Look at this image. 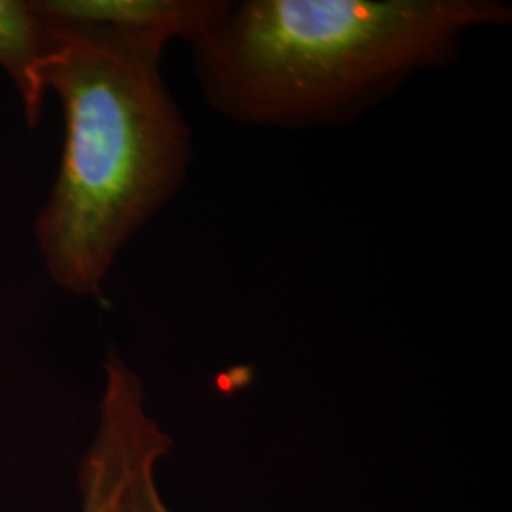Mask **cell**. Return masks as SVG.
<instances>
[{"instance_id": "obj_4", "label": "cell", "mask_w": 512, "mask_h": 512, "mask_svg": "<svg viewBox=\"0 0 512 512\" xmlns=\"http://www.w3.org/2000/svg\"><path fill=\"white\" fill-rule=\"evenodd\" d=\"M48 18L160 33L190 46L215 29L232 0H33Z\"/></svg>"}, {"instance_id": "obj_6", "label": "cell", "mask_w": 512, "mask_h": 512, "mask_svg": "<svg viewBox=\"0 0 512 512\" xmlns=\"http://www.w3.org/2000/svg\"><path fill=\"white\" fill-rule=\"evenodd\" d=\"M173 440L160 423L143 414L129 442L122 486L112 512H173L156 486V465L171 452Z\"/></svg>"}, {"instance_id": "obj_3", "label": "cell", "mask_w": 512, "mask_h": 512, "mask_svg": "<svg viewBox=\"0 0 512 512\" xmlns=\"http://www.w3.org/2000/svg\"><path fill=\"white\" fill-rule=\"evenodd\" d=\"M105 385L92 444L80 461V512H112L122 486L129 442L148 412L143 380L114 349L103 363Z\"/></svg>"}, {"instance_id": "obj_1", "label": "cell", "mask_w": 512, "mask_h": 512, "mask_svg": "<svg viewBox=\"0 0 512 512\" xmlns=\"http://www.w3.org/2000/svg\"><path fill=\"white\" fill-rule=\"evenodd\" d=\"M40 16V80L63 107L65 143L38 251L61 291L101 298L129 239L186 181L192 131L162 73L171 38Z\"/></svg>"}, {"instance_id": "obj_5", "label": "cell", "mask_w": 512, "mask_h": 512, "mask_svg": "<svg viewBox=\"0 0 512 512\" xmlns=\"http://www.w3.org/2000/svg\"><path fill=\"white\" fill-rule=\"evenodd\" d=\"M46 23L33 0H0V67L14 82L27 126L37 128L46 88L40 80Z\"/></svg>"}, {"instance_id": "obj_2", "label": "cell", "mask_w": 512, "mask_h": 512, "mask_svg": "<svg viewBox=\"0 0 512 512\" xmlns=\"http://www.w3.org/2000/svg\"><path fill=\"white\" fill-rule=\"evenodd\" d=\"M503 0H241L192 44L207 105L256 128H340L465 37L511 25Z\"/></svg>"}]
</instances>
